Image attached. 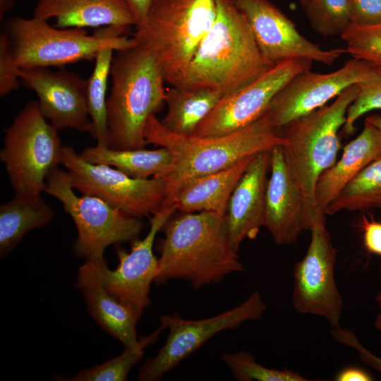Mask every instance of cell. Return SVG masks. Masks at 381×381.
Returning <instances> with one entry per match:
<instances>
[{"instance_id":"17","label":"cell","mask_w":381,"mask_h":381,"mask_svg":"<svg viewBox=\"0 0 381 381\" xmlns=\"http://www.w3.org/2000/svg\"><path fill=\"white\" fill-rule=\"evenodd\" d=\"M19 78L39 98L40 111L57 131L72 128L91 133L87 80L66 70L20 69Z\"/></svg>"},{"instance_id":"13","label":"cell","mask_w":381,"mask_h":381,"mask_svg":"<svg viewBox=\"0 0 381 381\" xmlns=\"http://www.w3.org/2000/svg\"><path fill=\"white\" fill-rule=\"evenodd\" d=\"M310 231L306 253L293 270V306L298 313L322 317L332 329L337 328L343 299L334 278L337 249L326 224L318 223Z\"/></svg>"},{"instance_id":"38","label":"cell","mask_w":381,"mask_h":381,"mask_svg":"<svg viewBox=\"0 0 381 381\" xmlns=\"http://www.w3.org/2000/svg\"><path fill=\"white\" fill-rule=\"evenodd\" d=\"M135 19L136 30H143L147 22L149 10L155 0H124Z\"/></svg>"},{"instance_id":"8","label":"cell","mask_w":381,"mask_h":381,"mask_svg":"<svg viewBox=\"0 0 381 381\" xmlns=\"http://www.w3.org/2000/svg\"><path fill=\"white\" fill-rule=\"evenodd\" d=\"M58 131L42 114L38 102H29L5 131L0 159L15 194L39 195L46 179L60 164Z\"/></svg>"},{"instance_id":"24","label":"cell","mask_w":381,"mask_h":381,"mask_svg":"<svg viewBox=\"0 0 381 381\" xmlns=\"http://www.w3.org/2000/svg\"><path fill=\"white\" fill-rule=\"evenodd\" d=\"M54 211L39 195L16 194L0 206V256L4 258L30 230L48 224Z\"/></svg>"},{"instance_id":"27","label":"cell","mask_w":381,"mask_h":381,"mask_svg":"<svg viewBox=\"0 0 381 381\" xmlns=\"http://www.w3.org/2000/svg\"><path fill=\"white\" fill-rule=\"evenodd\" d=\"M380 207L381 156L368 164L344 187L326 207L325 214Z\"/></svg>"},{"instance_id":"12","label":"cell","mask_w":381,"mask_h":381,"mask_svg":"<svg viewBox=\"0 0 381 381\" xmlns=\"http://www.w3.org/2000/svg\"><path fill=\"white\" fill-rule=\"evenodd\" d=\"M267 306L258 291L238 306L217 315L201 320H186L180 315H162L160 323L169 329L163 346L140 367V381H157L217 333L236 329L246 321L260 319Z\"/></svg>"},{"instance_id":"31","label":"cell","mask_w":381,"mask_h":381,"mask_svg":"<svg viewBox=\"0 0 381 381\" xmlns=\"http://www.w3.org/2000/svg\"><path fill=\"white\" fill-rule=\"evenodd\" d=\"M222 361L236 380L241 381H309L299 373L287 370L266 368L253 355L246 351L226 353Z\"/></svg>"},{"instance_id":"41","label":"cell","mask_w":381,"mask_h":381,"mask_svg":"<svg viewBox=\"0 0 381 381\" xmlns=\"http://www.w3.org/2000/svg\"><path fill=\"white\" fill-rule=\"evenodd\" d=\"M368 122L371 123L376 128H377L381 132V115L375 114L368 116L365 119Z\"/></svg>"},{"instance_id":"5","label":"cell","mask_w":381,"mask_h":381,"mask_svg":"<svg viewBox=\"0 0 381 381\" xmlns=\"http://www.w3.org/2000/svg\"><path fill=\"white\" fill-rule=\"evenodd\" d=\"M358 85L346 88L329 105L300 116L280 128L286 143L282 146L285 163L301 190L304 202L305 231L318 223L326 224L315 201L318 178L336 163L340 148L339 130L344 125L349 106L356 98Z\"/></svg>"},{"instance_id":"21","label":"cell","mask_w":381,"mask_h":381,"mask_svg":"<svg viewBox=\"0 0 381 381\" xmlns=\"http://www.w3.org/2000/svg\"><path fill=\"white\" fill-rule=\"evenodd\" d=\"M380 156L381 132L365 120L363 131L344 147L341 159L318 178L315 201L319 215L325 218V210L344 187Z\"/></svg>"},{"instance_id":"42","label":"cell","mask_w":381,"mask_h":381,"mask_svg":"<svg viewBox=\"0 0 381 381\" xmlns=\"http://www.w3.org/2000/svg\"><path fill=\"white\" fill-rule=\"evenodd\" d=\"M374 326L381 332V314L377 315L374 322Z\"/></svg>"},{"instance_id":"28","label":"cell","mask_w":381,"mask_h":381,"mask_svg":"<svg viewBox=\"0 0 381 381\" xmlns=\"http://www.w3.org/2000/svg\"><path fill=\"white\" fill-rule=\"evenodd\" d=\"M114 52L115 50L112 48H104L99 52L95 59L94 69L87 80V105L92 121L91 133L97 140L98 146H108L106 95Z\"/></svg>"},{"instance_id":"2","label":"cell","mask_w":381,"mask_h":381,"mask_svg":"<svg viewBox=\"0 0 381 381\" xmlns=\"http://www.w3.org/2000/svg\"><path fill=\"white\" fill-rule=\"evenodd\" d=\"M181 213L171 215L161 229L164 236L157 245L156 284L177 279L199 289L218 284L229 274L244 271L231 243L225 214Z\"/></svg>"},{"instance_id":"25","label":"cell","mask_w":381,"mask_h":381,"mask_svg":"<svg viewBox=\"0 0 381 381\" xmlns=\"http://www.w3.org/2000/svg\"><path fill=\"white\" fill-rule=\"evenodd\" d=\"M224 95L214 89L172 86L167 92V111L161 122L173 133L192 135Z\"/></svg>"},{"instance_id":"23","label":"cell","mask_w":381,"mask_h":381,"mask_svg":"<svg viewBox=\"0 0 381 381\" xmlns=\"http://www.w3.org/2000/svg\"><path fill=\"white\" fill-rule=\"evenodd\" d=\"M75 286L83 292L92 318L104 331L125 347L138 344L136 324L140 316L135 310L112 296L95 281L77 278Z\"/></svg>"},{"instance_id":"14","label":"cell","mask_w":381,"mask_h":381,"mask_svg":"<svg viewBox=\"0 0 381 381\" xmlns=\"http://www.w3.org/2000/svg\"><path fill=\"white\" fill-rule=\"evenodd\" d=\"M381 79V68L352 57L340 68L327 73L308 70L291 78L273 97L267 111L279 129L320 108L346 88Z\"/></svg>"},{"instance_id":"22","label":"cell","mask_w":381,"mask_h":381,"mask_svg":"<svg viewBox=\"0 0 381 381\" xmlns=\"http://www.w3.org/2000/svg\"><path fill=\"white\" fill-rule=\"evenodd\" d=\"M254 156L186 183L174 199L176 210L183 213L210 212L225 214L231 193Z\"/></svg>"},{"instance_id":"6","label":"cell","mask_w":381,"mask_h":381,"mask_svg":"<svg viewBox=\"0 0 381 381\" xmlns=\"http://www.w3.org/2000/svg\"><path fill=\"white\" fill-rule=\"evenodd\" d=\"M216 13V0H155L145 28L136 30L133 37L152 54L165 82L176 86Z\"/></svg>"},{"instance_id":"16","label":"cell","mask_w":381,"mask_h":381,"mask_svg":"<svg viewBox=\"0 0 381 381\" xmlns=\"http://www.w3.org/2000/svg\"><path fill=\"white\" fill-rule=\"evenodd\" d=\"M245 16L262 56L275 64L305 59L332 65L346 49H323L302 35L295 24L269 0H233Z\"/></svg>"},{"instance_id":"3","label":"cell","mask_w":381,"mask_h":381,"mask_svg":"<svg viewBox=\"0 0 381 381\" xmlns=\"http://www.w3.org/2000/svg\"><path fill=\"white\" fill-rule=\"evenodd\" d=\"M215 20L176 86L219 90L224 95L253 81L275 64L261 54L243 13L233 0H216Z\"/></svg>"},{"instance_id":"29","label":"cell","mask_w":381,"mask_h":381,"mask_svg":"<svg viewBox=\"0 0 381 381\" xmlns=\"http://www.w3.org/2000/svg\"><path fill=\"white\" fill-rule=\"evenodd\" d=\"M165 328L160 325L152 333L147 337L139 338L138 344L131 347H125L123 352L119 356L97 365L94 367L83 369L78 372L73 377H59L58 380L64 381H124L127 380L131 368L144 356L145 349L155 342L161 332Z\"/></svg>"},{"instance_id":"43","label":"cell","mask_w":381,"mask_h":381,"mask_svg":"<svg viewBox=\"0 0 381 381\" xmlns=\"http://www.w3.org/2000/svg\"><path fill=\"white\" fill-rule=\"evenodd\" d=\"M375 301L378 307L381 309V292L378 293L375 297Z\"/></svg>"},{"instance_id":"15","label":"cell","mask_w":381,"mask_h":381,"mask_svg":"<svg viewBox=\"0 0 381 381\" xmlns=\"http://www.w3.org/2000/svg\"><path fill=\"white\" fill-rule=\"evenodd\" d=\"M313 61H279L260 77L224 95L195 131L198 136H218L241 129L260 118L276 94L297 74L310 70Z\"/></svg>"},{"instance_id":"18","label":"cell","mask_w":381,"mask_h":381,"mask_svg":"<svg viewBox=\"0 0 381 381\" xmlns=\"http://www.w3.org/2000/svg\"><path fill=\"white\" fill-rule=\"evenodd\" d=\"M270 168L271 176L265 192L264 226L276 244H291L305 231L304 202L301 190L285 163L282 146L271 150Z\"/></svg>"},{"instance_id":"26","label":"cell","mask_w":381,"mask_h":381,"mask_svg":"<svg viewBox=\"0 0 381 381\" xmlns=\"http://www.w3.org/2000/svg\"><path fill=\"white\" fill-rule=\"evenodd\" d=\"M80 155L89 163L114 167L138 179L161 177L172 160L169 151L162 147L155 150H114L96 145L85 148Z\"/></svg>"},{"instance_id":"35","label":"cell","mask_w":381,"mask_h":381,"mask_svg":"<svg viewBox=\"0 0 381 381\" xmlns=\"http://www.w3.org/2000/svg\"><path fill=\"white\" fill-rule=\"evenodd\" d=\"M331 335L337 342L356 349L360 359L367 365L381 373V358L374 355L359 341L355 333L347 328L332 329Z\"/></svg>"},{"instance_id":"39","label":"cell","mask_w":381,"mask_h":381,"mask_svg":"<svg viewBox=\"0 0 381 381\" xmlns=\"http://www.w3.org/2000/svg\"><path fill=\"white\" fill-rule=\"evenodd\" d=\"M337 381H370L373 377L364 370L356 367H349L341 370L336 376Z\"/></svg>"},{"instance_id":"4","label":"cell","mask_w":381,"mask_h":381,"mask_svg":"<svg viewBox=\"0 0 381 381\" xmlns=\"http://www.w3.org/2000/svg\"><path fill=\"white\" fill-rule=\"evenodd\" d=\"M110 75L112 85L107 100V145L114 150L143 149L148 118L165 102L162 71L152 54L135 47L116 51Z\"/></svg>"},{"instance_id":"32","label":"cell","mask_w":381,"mask_h":381,"mask_svg":"<svg viewBox=\"0 0 381 381\" xmlns=\"http://www.w3.org/2000/svg\"><path fill=\"white\" fill-rule=\"evenodd\" d=\"M340 36L351 57L381 68V23L370 26L351 23Z\"/></svg>"},{"instance_id":"19","label":"cell","mask_w":381,"mask_h":381,"mask_svg":"<svg viewBox=\"0 0 381 381\" xmlns=\"http://www.w3.org/2000/svg\"><path fill=\"white\" fill-rule=\"evenodd\" d=\"M270 152L254 156L228 202L225 213L227 229L231 243L237 252L244 239L255 238L260 228L264 226Z\"/></svg>"},{"instance_id":"33","label":"cell","mask_w":381,"mask_h":381,"mask_svg":"<svg viewBox=\"0 0 381 381\" xmlns=\"http://www.w3.org/2000/svg\"><path fill=\"white\" fill-rule=\"evenodd\" d=\"M358 85V95L347 110L346 120L343 126L344 133L347 136L355 131V123L360 116L371 110L381 109V79Z\"/></svg>"},{"instance_id":"37","label":"cell","mask_w":381,"mask_h":381,"mask_svg":"<svg viewBox=\"0 0 381 381\" xmlns=\"http://www.w3.org/2000/svg\"><path fill=\"white\" fill-rule=\"evenodd\" d=\"M363 241L370 253L381 256V223L364 219Z\"/></svg>"},{"instance_id":"30","label":"cell","mask_w":381,"mask_h":381,"mask_svg":"<svg viewBox=\"0 0 381 381\" xmlns=\"http://www.w3.org/2000/svg\"><path fill=\"white\" fill-rule=\"evenodd\" d=\"M303 7L312 28L323 37L341 35L351 23V0H307Z\"/></svg>"},{"instance_id":"1","label":"cell","mask_w":381,"mask_h":381,"mask_svg":"<svg viewBox=\"0 0 381 381\" xmlns=\"http://www.w3.org/2000/svg\"><path fill=\"white\" fill-rule=\"evenodd\" d=\"M143 134L147 144L164 147L171 155V165L161 176L166 184L164 207L174 205L178 192L190 181L286 143L267 111L253 123L218 136L176 134L153 114L147 120Z\"/></svg>"},{"instance_id":"11","label":"cell","mask_w":381,"mask_h":381,"mask_svg":"<svg viewBox=\"0 0 381 381\" xmlns=\"http://www.w3.org/2000/svg\"><path fill=\"white\" fill-rule=\"evenodd\" d=\"M60 164L66 168L74 189L131 215L155 214L164 207L166 184L161 177L132 178L111 166L86 162L68 145L62 146Z\"/></svg>"},{"instance_id":"44","label":"cell","mask_w":381,"mask_h":381,"mask_svg":"<svg viewBox=\"0 0 381 381\" xmlns=\"http://www.w3.org/2000/svg\"><path fill=\"white\" fill-rule=\"evenodd\" d=\"M307 0H299L300 3L301 4L302 6L304 5V4L306 3Z\"/></svg>"},{"instance_id":"40","label":"cell","mask_w":381,"mask_h":381,"mask_svg":"<svg viewBox=\"0 0 381 381\" xmlns=\"http://www.w3.org/2000/svg\"><path fill=\"white\" fill-rule=\"evenodd\" d=\"M14 0H0V18L2 20L4 15L14 6Z\"/></svg>"},{"instance_id":"7","label":"cell","mask_w":381,"mask_h":381,"mask_svg":"<svg viewBox=\"0 0 381 381\" xmlns=\"http://www.w3.org/2000/svg\"><path fill=\"white\" fill-rule=\"evenodd\" d=\"M6 28L15 58L20 69L62 66L95 59L104 48L116 51L138 45L124 34L130 29L108 26L90 35L84 28H59L33 17L13 18Z\"/></svg>"},{"instance_id":"9","label":"cell","mask_w":381,"mask_h":381,"mask_svg":"<svg viewBox=\"0 0 381 381\" xmlns=\"http://www.w3.org/2000/svg\"><path fill=\"white\" fill-rule=\"evenodd\" d=\"M44 191L59 200L78 231L73 250L86 260L104 258L111 244L135 240L143 228L140 217L113 207L101 198L77 195L67 171L54 169L46 179Z\"/></svg>"},{"instance_id":"20","label":"cell","mask_w":381,"mask_h":381,"mask_svg":"<svg viewBox=\"0 0 381 381\" xmlns=\"http://www.w3.org/2000/svg\"><path fill=\"white\" fill-rule=\"evenodd\" d=\"M33 17L44 20L54 18L59 28H130L135 25L124 0H39Z\"/></svg>"},{"instance_id":"34","label":"cell","mask_w":381,"mask_h":381,"mask_svg":"<svg viewBox=\"0 0 381 381\" xmlns=\"http://www.w3.org/2000/svg\"><path fill=\"white\" fill-rule=\"evenodd\" d=\"M20 68L13 53L11 40L6 33L0 35V96L4 97L19 88Z\"/></svg>"},{"instance_id":"10","label":"cell","mask_w":381,"mask_h":381,"mask_svg":"<svg viewBox=\"0 0 381 381\" xmlns=\"http://www.w3.org/2000/svg\"><path fill=\"white\" fill-rule=\"evenodd\" d=\"M175 211L171 205L153 214L148 233L143 239L132 241L130 252L117 248L119 265L116 270L109 269L104 258L87 260L79 267L77 278L95 281L141 317L150 305V284L157 272V258L153 253L155 239Z\"/></svg>"},{"instance_id":"36","label":"cell","mask_w":381,"mask_h":381,"mask_svg":"<svg viewBox=\"0 0 381 381\" xmlns=\"http://www.w3.org/2000/svg\"><path fill=\"white\" fill-rule=\"evenodd\" d=\"M351 23L370 26L381 23V0H351Z\"/></svg>"}]
</instances>
